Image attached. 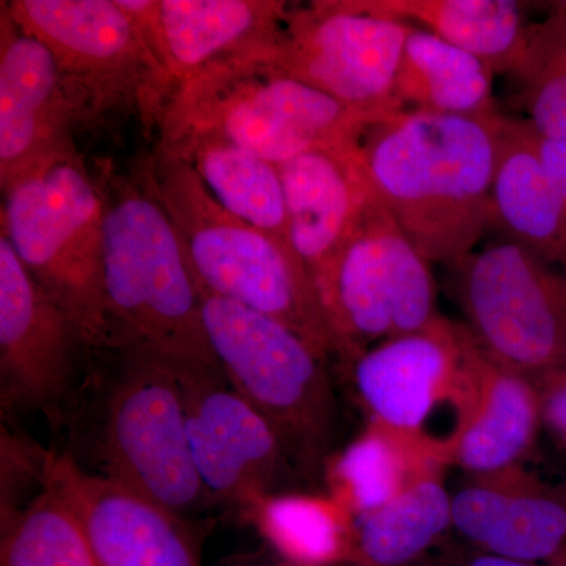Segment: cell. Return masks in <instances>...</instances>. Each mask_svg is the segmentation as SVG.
Returning a JSON list of instances; mask_svg holds the SVG:
<instances>
[{
	"label": "cell",
	"instance_id": "6da1fadb",
	"mask_svg": "<svg viewBox=\"0 0 566 566\" xmlns=\"http://www.w3.org/2000/svg\"><path fill=\"white\" fill-rule=\"evenodd\" d=\"M504 120L400 111L365 133L371 185L428 263L457 266L490 232Z\"/></svg>",
	"mask_w": 566,
	"mask_h": 566
},
{
	"label": "cell",
	"instance_id": "e0dca14e",
	"mask_svg": "<svg viewBox=\"0 0 566 566\" xmlns=\"http://www.w3.org/2000/svg\"><path fill=\"white\" fill-rule=\"evenodd\" d=\"M43 479L80 520L95 566H202L182 516L132 488L87 474L70 455L44 458Z\"/></svg>",
	"mask_w": 566,
	"mask_h": 566
},
{
	"label": "cell",
	"instance_id": "9a60e30c",
	"mask_svg": "<svg viewBox=\"0 0 566 566\" xmlns=\"http://www.w3.org/2000/svg\"><path fill=\"white\" fill-rule=\"evenodd\" d=\"M0 188L76 158V107L52 52L0 9Z\"/></svg>",
	"mask_w": 566,
	"mask_h": 566
},
{
	"label": "cell",
	"instance_id": "4dcf8cb0",
	"mask_svg": "<svg viewBox=\"0 0 566 566\" xmlns=\"http://www.w3.org/2000/svg\"><path fill=\"white\" fill-rule=\"evenodd\" d=\"M411 566H538L528 564V562L512 560V558L493 556V554L482 553V551L471 547V549H460V547H446L438 554L428 553Z\"/></svg>",
	"mask_w": 566,
	"mask_h": 566
},
{
	"label": "cell",
	"instance_id": "44dd1931",
	"mask_svg": "<svg viewBox=\"0 0 566 566\" xmlns=\"http://www.w3.org/2000/svg\"><path fill=\"white\" fill-rule=\"evenodd\" d=\"M493 77V70L475 55L411 25L395 81L394 99L403 111L499 117L502 114L494 99Z\"/></svg>",
	"mask_w": 566,
	"mask_h": 566
},
{
	"label": "cell",
	"instance_id": "7c38bea8",
	"mask_svg": "<svg viewBox=\"0 0 566 566\" xmlns=\"http://www.w3.org/2000/svg\"><path fill=\"white\" fill-rule=\"evenodd\" d=\"M409 28L365 11L357 0L290 6L268 65L368 114L400 112L395 81Z\"/></svg>",
	"mask_w": 566,
	"mask_h": 566
},
{
	"label": "cell",
	"instance_id": "8fae6325",
	"mask_svg": "<svg viewBox=\"0 0 566 566\" xmlns=\"http://www.w3.org/2000/svg\"><path fill=\"white\" fill-rule=\"evenodd\" d=\"M485 359L464 324L439 315L419 333L390 338L360 354L354 363V382L376 422L420 436L434 447L433 422L446 411L460 439L471 423Z\"/></svg>",
	"mask_w": 566,
	"mask_h": 566
},
{
	"label": "cell",
	"instance_id": "d6a6232c",
	"mask_svg": "<svg viewBox=\"0 0 566 566\" xmlns=\"http://www.w3.org/2000/svg\"><path fill=\"white\" fill-rule=\"evenodd\" d=\"M240 566H322V565H304V564H296V562H290V560H283V562H253V564H244Z\"/></svg>",
	"mask_w": 566,
	"mask_h": 566
},
{
	"label": "cell",
	"instance_id": "484cf974",
	"mask_svg": "<svg viewBox=\"0 0 566 566\" xmlns=\"http://www.w3.org/2000/svg\"><path fill=\"white\" fill-rule=\"evenodd\" d=\"M156 148L188 163L227 211L292 248L275 164L218 140H188Z\"/></svg>",
	"mask_w": 566,
	"mask_h": 566
},
{
	"label": "cell",
	"instance_id": "3957f363",
	"mask_svg": "<svg viewBox=\"0 0 566 566\" xmlns=\"http://www.w3.org/2000/svg\"><path fill=\"white\" fill-rule=\"evenodd\" d=\"M98 185L112 348L221 370L205 331L202 296L169 214L136 174L109 172Z\"/></svg>",
	"mask_w": 566,
	"mask_h": 566
},
{
	"label": "cell",
	"instance_id": "9c48e42d",
	"mask_svg": "<svg viewBox=\"0 0 566 566\" xmlns=\"http://www.w3.org/2000/svg\"><path fill=\"white\" fill-rule=\"evenodd\" d=\"M103 424L106 475L185 517L211 495L193 463L177 367L140 349H117Z\"/></svg>",
	"mask_w": 566,
	"mask_h": 566
},
{
	"label": "cell",
	"instance_id": "83f0119b",
	"mask_svg": "<svg viewBox=\"0 0 566 566\" xmlns=\"http://www.w3.org/2000/svg\"><path fill=\"white\" fill-rule=\"evenodd\" d=\"M0 566H95L69 502L43 479V490L3 524Z\"/></svg>",
	"mask_w": 566,
	"mask_h": 566
},
{
	"label": "cell",
	"instance_id": "4316f807",
	"mask_svg": "<svg viewBox=\"0 0 566 566\" xmlns=\"http://www.w3.org/2000/svg\"><path fill=\"white\" fill-rule=\"evenodd\" d=\"M249 512L286 560L322 566L348 564L354 520L337 499L277 495Z\"/></svg>",
	"mask_w": 566,
	"mask_h": 566
},
{
	"label": "cell",
	"instance_id": "ba28073f",
	"mask_svg": "<svg viewBox=\"0 0 566 566\" xmlns=\"http://www.w3.org/2000/svg\"><path fill=\"white\" fill-rule=\"evenodd\" d=\"M318 293L346 363L439 316L431 264L375 188Z\"/></svg>",
	"mask_w": 566,
	"mask_h": 566
},
{
	"label": "cell",
	"instance_id": "7402d4cb",
	"mask_svg": "<svg viewBox=\"0 0 566 566\" xmlns=\"http://www.w3.org/2000/svg\"><path fill=\"white\" fill-rule=\"evenodd\" d=\"M357 6L422 25L485 62L494 74L513 76L526 51L531 24L524 21L520 3L510 0H357Z\"/></svg>",
	"mask_w": 566,
	"mask_h": 566
},
{
	"label": "cell",
	"instance_id": "ffe728a7",
	"mask_svg": "<svg viewBox=\"0 0 566 566\" xmlns=\"http://www.w3.org/2000/svg\"><path fill=\"white\" fill-rule=\"evenodd\" d=\"M491 230L566 270V200L543 166L526 120H504Z\"/></svg>",
	"mask_w": 566,
	"mask_h": 566
},
{
	"label": "cell",
	"instance_id": "30bf717a",
	"mask_svg": "<svg viewBox=\"0 0 566 566\" xmlns=\"http://www.w3.org/2000/svg\"><path fill=\"white\" fill-rule=\"evenodd\" d=\"M450 270L464 326L491 359L534 381L566 367V270L504 238Z\"/></svg>",
	"mask_w": 566,
	"mask_h": 566
},
{
	"label": "cell",
	"instance_id": "603a6c76",
	"mask_svg": "<svg viewBox=\"0 0 566 566\" xmlns=\"http://www.w3.org/2000/svg\"><path fill=\"white\" fill-rule=\"evenodd\" d=\"M539 417L542 400L534 379L486 354L479 405L458 442L453 463L475 479L513 471L534 442Z\"/></svg>",
	"mask_w": 566,
	"mask_h": 566
},
{
	"label": "cell",
	"instance_id": "836d02e7",
	"mask_svg": "<svg viewBox=\"0 0 566 566\" xmlns=\"http://www.w3.org/2000/svg\"><path fill=\"white\" fill-rule=\"evenodd\" d=\"M553 566H566V556L564 553L553 558Z\"/></svg>",
	"mask_w": 566,
	"mask_h": 566
},
{
	"label": "cell",
	"instance_id": "d6986e66",
	"mask_svg": "<svg viewBox=\"0 0 566 566\" xmlns=\"http://www.w3.org/2000/svg\"><path fill=\"white\" fill-rule=\"evenodd\" d=\"M452 527L482 553L528 564L553 560L566 542V504L513 469L452 494Z\"/></svg>",
	"mask_w": 566,
	"mask_h": 566
},
{
	"label": "cell",
	"instance_id": "5b68a950",
	"mask_svg": "<svg viewBox=\"0 0 566 566\" xmlns=\"http://www.w3.org/2000/svg\"><path fill=\"white\" fill-rule=\"evenodd\" d=\"M223 376L270 424L305 485L323 475L338 423L326 363L277 319L199 292Z\"/></svg>",
	"mask_w": 566,
	"mask_h": 566
},
{
	"label": "cell",
	"instance_id": "2e32d148",
	"mask_svg": "<svg viewBox=\"0 0 566 566\" xmlns=\"http://www.w3.org/2000/svg\"><path fill=\"white\" fill-rule=\"evenodd\" d=\"M139 25L170 84L212 63L270 62L290 3L283 0H118Z\"/></svg>",
	"mask_w": 566,
	"mask_h": 566
},
{
	"label": "cell",
	"instance_id": "d4e9b609",
	"mask_svg": "<svg viewBox=\"0 0 566 566\" xmlns=\"http://www.w3.org/2000/svg\"><path fill=\"white\" fill-rule=\"evenodd\" d=\"M452 527V494L427 476L374 512L354 517L348 566H411Z\"/></svg>",
	"mask_w": 566,
	"mask_h": 566
},
{
	"label": "cell",
	"instance_id": "1f68e13d",
	"mask_svg": "<svg viewBox=\"0 0 566 566\" xmlns=\"http://www.w3.org/2000/svg\"><path fill=\"white\" fill-rule=\"evenodd\" d=\"M532 137L543 166L566 200V142L546 139L534 128H532Z\"/></svg>",
	"mask_w": 566,
	"mask_h": 566
},
{
	"label": "cell",
	"instance_id": "4fadbf2b",
	"mask_svg": "<svg viewBox=\"0 0 566 566\" xmlns=\"http://www.w3.org/2000/svg\"><path fill=\"white\" fill-rule=\"evenodd\" d=\"M197 472L211 499L252 510L277 495L301 493L303 476L270 424L221 370L175 364Z\"/></svg>",
	"mask_w": 566,
	"mask_h": 566
},
{
	"label": "cell",
	"instance_id": "f546056e",
	"mask_svg": "<svg viewBox=\"0 0 566 566\" xmlns=\"http://www.w3.org/2000/svg\"><path fill=\"white\" fill-rule=\"evenodd\" d=\"M542 415L566 439V367L536 379Z\"/></svg>",
	"mask_w": 566,
	"mask_h": 566
},
{
	"label": "cell",
	"instance_id": "8992f818",
	"mask_svg": "<svg viewBox=\"0 0 566 566\" xmlns=\"http://www.w3.org/2000/svg\"><path fill=\"white\" fill-rule=\"evenodd\" d=\"M103 226L102 189L81 155L52 164L3 192V237L91 349L112 348Z\"/></svg>",
	"mask_w": 566,
	"mask_h": 566
},
{
	"label": "cell",
	"instance_id": "277c9868",
	"mask_svg": "<svg viewBox=\"0 0 566 566\" xmlns=\"http://www.w3.org/2000/svg\"><path fill=\"white\" fill-rule=\"evenodd\" d=\"M386 117L345 106L266 62L237 59L178 85L156 128L158 147L218 140L281 164L308 151L360 150L365 133Z\"/></svg>",
	"mask_w": 566,
	"mask_h": 566
},
{
	"label": "cell",
	"instance_id": "5bb4252c",
	"mask_svg": "<svg viewBox=\"0 0 566 566\" xmlns=\"http://www.w3.org/2000/svg\"><path fill=\"white\" fill-rule=\"evenodd\" d=\"M80 333L0 234V379L3 403L61 419L76 379ZM85 348V346H84Z\"/></svg>",
	"mask_w": 566,
	"mask_h": 566
},
{
	"label": "cell",
	"instance_id": "f1b7e54d",
	"mask_svg": "<svg viewBox=\"0 0 566 566\" xmlns=\"http://www.w3.org/2000/svg\"><path fill=\"white\" fill-rule=\"evenodd\" d=\"M513 76L528 125L546 139L566 142V2L528 25L526 51Z\"/></svg>",
	"mask_w": 566,
	"mask_h": 566
},
{
	"label": "cell",
	"instance_id": "7a4b0ae2",
	"mask_svg": "<svg viewBox=\"0 0 566 566\" xmlns=\"http://www.w3.org/2000/svg\"><path fill=\"white\" fill-rule=\"evenodd\" d=\"M134 174L169 214L199 292L277 319L324 363L342 359L314 279L293 248L227 211L196 170L169 153L156 148Z\"/></svg>",
	"mask_w": 566,
	"mask_h": 566
},
{
	"label": "cell",
	"instance_id": "cb8c5ba5",
	"mask_svg": "<svg viewBox=\"0 0 566 566\" xmlns=\"http://www.w3.org/2000/svg\"><path fill=\"white\" fill-rule=\"evenodd\" d=\"M444 464L446 458L420 436L371 420L335 464L337 501L354 517L365 515L419 480L441 474Z\"/></svg>",
	"mask_w": 566,
	"mask_h": 566
},
{
	"label": "cell",
	"instance_id": "52a82bcc",
	"mask_svg": "<svg viewBox=\"0 0 566 566\" xmlns=\"http://www.w3.org/2000/svg\"><path fill=\"white\" fill-rule=\"evenodd\" d=\"M2 6L22 31L52 52L80 122L133 109L148 132L158 126L169 80L118 0H11Z\"/></svg>",
	"mask_w": 566,
	"mask_h": 566
},
{
	"label": "cell",
	"instance_id": "ac0fdd59",
	"mask_svg": "<svg viewBox=\"0 0 566 566\" xmlns=\"http://www.w3.org/2000/svg\"><path fill=\"white\" fill-rule=\"evenodd\" d=\"M275 166L285 197L290 243L318 290L374 192L363 148L308 151Z\"/></svg>",
	"mask_w": 566,
	"mask_h": 566
}]
</instances>
